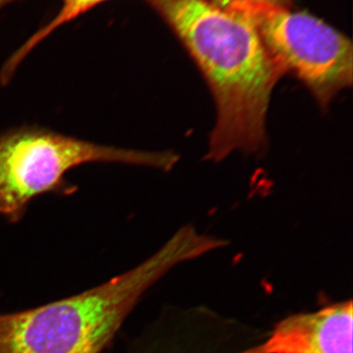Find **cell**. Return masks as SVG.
<instances>
[{
	"instance_id": "cell-5",
	"label": "cell",
	"mask_w": 353,
	"mask_h": 353,
	"mask_svg": "<svg viewBox=\"0 0 353 353\" xmlns=\"http://www.w3.org/2000/svg\"><path fill=\"white\" fill-rule=\"evenodd\" d=\"M352 299L313 312L288 316L274 329L234 353H353Z\"/></svg>"
},
{
	"instance_id": "cell-6",
	"label": "cell",
	"mask_w": 353,
	"mask_h": 353,
	"mask_svg": "<svg viewBox=\"0 0 353 353\" xmlns=\"http://www.w3.org/2000/svg\"><path fill=\"white\" fill-rule=\"evenodd\" d=\"M16 1H20V0H0V11ZM60 1L62 6L57 15L48 25L43 26L38 32H34L32 38L28 39L24 46H21L19 50L9 58L0 73V81L2 83H7L10 81L13 74L15 73V70L22 63L23 60L38 44L48 38L51 32L109 0H60Z\"/></svg>"
},
{
	"instance_id": "cell-4",
	"label": "cell",
	"mask_w": 353,
	"mask_h": 353,
	"mask_svg": "<svg viewBox=\"0 0 353 353\" xmlns=\"http://www.w3.org/2000/svg\"><path fill=\"white\" fill-rule=\"evenodd\" d=\"M232 12L252 21L283 75L296 77L322 110L352 88V43L331 26L287 7L256 6Z\"/></svg>"
},
{
	"instance_id": "cell-7",
	"label": "cell",
	"mask_w": 353,
	"mask_h": 353,
	"mask_svg": "<svg viewBox=\"0 0 353 353\" xmlns=\"http://www.w3.org/2000/svg\"><path fill=\"white\" fill-rule=\"evenodd\" d=\"M215 4L230 11H239L246 7L256 6H269L287 7L290 0H211Z\"/></svg>"
},
{
	"instance_id": "cell-3",
	"label": "cell",
	"mask_w": 353,
	"mask_h": 353,
	"mask_svg": "<svg viewBox=\"0 0 353 353\" xmlns=\"http://www.w3.org/2000/svg\"><path fill=\"white\" fill-rule=\"evenodd\" d=\"M179 159L173 152L127 150L46 128H15L0 134V217L18 222L30 202L41 194L72 196L78 188L65 175L83 164L121 163L170 171Z\"/></svg>"
},
{
	"instance_id": "cell-2",
	"label": "cell",
	"mask_w": 353,
	"mask_h": 353,
	"mask_svg": "<svg viewBox=\"0 0 353 353\" xmlns=\"http://www.w3.org/2000/svg\"><path fill=\"white\" fill-rule=\"evenodd\" d=\"M227 245L183 227L150 259L104 284L39 307L0 314V353H102L158 281L178 265Z\"/></svg>"
},
{
	"instance_id": "cell-1",
	"label": "cell",
	"mask_w": 353,
	"mask_h": 353,
	"mask_svg": "<svg viewBox=\"0 0 353 353\" xmlns=\"http://www.w3.org/2000/svg\"><path fill=\"white\" fill-rule=\"evenodd\" d=\"M208 83L216 108L205 159L259 154L268 145L272 94L283 77L245 16L211 0H152Z\"/></svg>"
}]
</instances>
